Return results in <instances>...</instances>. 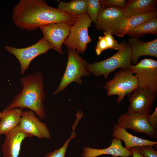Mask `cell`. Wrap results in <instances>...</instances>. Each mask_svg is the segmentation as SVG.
<instances>
[{
	"instance_id": "9a60e30c",
	"label": "cell",
	"mask_w": 157,
	"mask_h": 157,
	"mask_svg": "<svg viewBox=\"0 0 157 157\" xmlns=\"http://www.w3.org/2000/svg\"><path fill=\"white\" fill-rule=\"evenodd\" d=\"M128 42L131 49V62L133 65L138 63V59L142 56L157 58V39L144 42L138 38L131 37Z\"/></svg>"
},
{
	"instance_id": "4dcf8cb0",
	"label": "cell",
	"mask_w": 157,
	"mask_h": 157,
	"mask_svg": "<svg viewBox=\"0 0 157 157\" xmlns=\"http://www.w3.org/2000/svg\"><path fill=\"white\" fill-rule=\"evenodd\" d=\"M1 112H0V119L1 118Z\"/></svg>"
},
{
	"instance_id": "1f68e13d",
	"label": "cell",
	"mask_w": 157,
	"mask_h": 157,
	"mask_svg": "<svg viewBox=\"0 0 157 157\" xmlns=\"http://www.w3.org/2000/svg\"><path fill=\"white\" fill-rule=\"evenodd\" d=\"M112 157H118V156H112Z\"/></svg>"
},
{
	"instance_id": "ba28073f",
	"label": "cell",
	"mask_w": 157,
	"mask_h": 157,
	"mask_svg": "<svg viewBox=\"0 0 157 157\" xmlns=\"http://www.w3.org/2000/svg\"><path fill=\"white\" fill-rule=\"evenodd\" d=\"M129 68L135 74L138 87L157 92V61L144 58L137 64H131Z\"/></svg>"
},
{
	"instance_id": "7402d4cb",
	"label": "cell",
	"mask_w": 157,
	"mask_h": 157,
	"mask_svg": "<svg viewBox=\"0 0 157 157\" xmlns=\"http://www.w3.org/2000/svg\"><path fill=\"white\" fill-rule=\"evenodd\" d=\"M147 34L157 35V16L146 21L126 34L132 38H138Z\"/></svg>"
},
{
	"instance_id": "9c48e42d",
	"label": "cell",
	"mask_w": 157,
	"mask_h": 157,
	"mask_svg": "<svg viewBox=\"0 0 157 157\" xmlns=\"http://www.w3.org/2000/svg\"><path fill=\"white\" fill-rule=\"evenodd\" d=\"M4 48L18 60L21 66L20 73L22 74L28 69L31 62L34 58L52 49L49 43L44 37L35 44L28 47L18 48L6 45Z\"/></svg>"
},
{
	"instance_id": "484cf974",
	"label": "cell",
	"mask_w": 157,
	"mask_h": 157,
	"mask_svg": "<svg viewBox=\"0 0 157 157\" xmlns=\"http://www.w3.org/2000/svg\"><path fill=\"white\" fill-rule=\"evenodd\" d=\"M126 1L125 0H100L101 8L117 7L124 8Z\"/></svg>"
},
{
	"instance_id": "f1b7e54d",
	"label": "cell",
	"mask_w": 157,
	"mask_h": 157,
	"mask_svg": "<svg viewBox=\"0 0 157 157\" xmlns=\"http://www.w3.org/2000/svg\"><path fill=\"white\" fill-rule=\"evenodd\" d=\"M149 123L151 127L155 130H157V106L154 112L151 114L147 117Z\"/></svg>"
},
{
	"instance_id": "ffe728a7",
	"label": "cell",
	"mask_w": 157,
	"mask_h": 157,
	"mask_svg": "<svg viewBox=\"0 0 157 157\" xmlns=\"http://www.w3.org/2000/svg\"><path fill=\"white\" fill-rule=\"evenodd\" d=\"M156 0H129L123 8L126 17H129L157 10Z\"/></svg>"
},
{
	"instance_id": "f546056e",
	"label": "cell",
	"mask_w": 157,
	"mask_h": 157,
	"mask_svg": "<svg viewBox=\"0 0 157 157\" xmlns=\"http://www.w3.org/2000/svg\"><path fill=\"white\" fill-rule=\"evenodd\" d=\"M129 150L132 152V157H144L139 151V147H132Z\"/></svg>"
},
{
	"instance_id": "44dd1931",
	"label": "cell",
	"mask_w": 157,
	"mask_h": 157,
	"mask_svg": "<svg viewBox=\"0 0 157 157\" xmlns=\"http://www.w3.org/2000/svg\"><path fill=\"white\" fill-rule=\"evenodd\" d=\"M88 0H73L67 2L60 1L58 6L60 10L75 16L87 13Z\"/></svg>"
},
{
	"instance_id": "3957f363",
	"label": "cell",
	"mask_w": 157,
	"mask_h": 157,
	"mask_svg": "<svg viewBox=\"0 0 157 157\" xmlns=\"http://www.w3.org/2000/svg\"><path fill=\"white\" fill-rule=\"evenodd\" d=\"M131 46L125 43L124 48L111 57L94 63H88L86 66V69L96 77L103 75L106 80L108 75L115 70L129 68L131 64Z\"/></svg>"
},
{
	"instance_id": "e0dca14e",
	"label": "cell",
	"mask_w": 157,
	"mask_h": 157,
	"mask_svg": "<svg viewBox=\"0 0 157 157\" xmlns=\"http://www.w3.org/2000/svg\"><path fill=\"white\" fill-rule=\"evenodd\" d=\"M111 136L114 138L123 140L125 148L129 150L131 148L143 145H150L157 147V142L144 139L129 133L126 129L119 126L117 124L113 126Z\"/></svg>"
},
{
	"instance_id": "52a82bcc",
	"label": "cell",
	"mask_w": 157,
	"mask_h": 157,
	"mask_svg": "<svg viewBox=\"0 0 157 157\" xmlns=\"http://www.w3.org/2000/svg\"><path fill=\"white\" fill-rule=\"evenodd\" d=\"M157 92L138 87L128 94L129 105L126 113H136L147 117L152 113Z\"/></svg>"
},
{
	"instance_id": "277c9868",
	"label": "cell",
	"mask_w": 157,
	"mask_h": 157,
	"mask_svg": "<svg viewBox=\"0 0 157 157\" xmlns=\"http://www.w3.org/2000/svg\"><path fill=\"white\" fill-rule=\"evenodd\" d=\"M67 61L66 69L60 83L53 92L57 95L64 90L70 83L75 82L78 85L83 83L81 79L82 76H89L90 73L87 70L86 66L88 63L83 59L75 50L68 49Z\"/></svg>"
},
{
	"instance_id": "4316f807",
	"label": "cell",
	"mask_w": 157,
	"mask_h": 157,
	"mask_svg": "<svg viewBox=\"0 0 157 157\" xmlns=\"http://www.w3.org/2000/svg\"><path fill=\"white\" fill-rule=\"evenodd\" d=\"M139 151L144 157H157V151L153 146L143 145L139 147Z\"/></svg>"
},
{
	"instance_id": "4fadbf2b",
	"label": "cell",
	"mask_w": 157,
	"mask_h": 157,
	"mask_svg": "<svg viewBox=\"0 0 157 157\" xmlns=\"http://www.w3.org/2000/svg\"><path fill=\"white\" fill-rule=\"evenodd\" d=\"M19 126L24 132L40 139L51 138L47 125L36 116L31 110L22 111Z\"/></svg>"
},
{
	"instance_id": "5bb4252c",
	"label": "cell",
	"mask_w": 157,
	"mask_h": 157,
	"mask_svg": "<svg viewBox=\"0 0 157 157\" xmlns=\"http://www.w3.org/2000/svg\"><path fill=\"white\" fill-rule=\"evenodd\" d=\"M5 136L1 149L3 157H18L23 141L26 138L33 137L22 131L19 125Z\"/></svg>"
},
{
	"instance_id": "d4e9b609",
	"label": "cell",
	"mask_w": 157,
	"mask_h": 157,
	"mask_svg": "<svg viewBox=\"0 0 157 157\" xmlns=\"http://www.w3.org/2000/svg\"><path fill=\"white\" fill-rule=\"evenodd\" d=\"M103 34L106 40L108 49H113L119 51L124 48L125 43L119 44L115 40L111 32H104Z\"/></svg>"
},
{
	"instance_id": "6da1fadb",
	"label": "cell",
	"mask_w": 157,
	"mask_h": 157,
	"mask_svg": "<svg viewBox=\"0 0 157 157\" xmlns=\"http://www.w3.org/2000/svg\"><path fill=\"white\" fill-rule=\"evenodd\" d=\"M77 16L48 5L43 0H20L13 9L12 19L16 26L26 31L52 23L73 25Z\"/></svg>"
},
{
	"instance_id": "8992f818",
	"label": "cell",
	"mask_w": 157,
	"mask_h": 157,
	"mask_svg": "<svg viewBox=\"0 0 157 157\" xmlns=\"http://www.w3.org/2000/svg\"><path fill=\"white\" fill-rule=\"evenodd\" d=\"M133 74L129 68L120 69L115 73L114 78L104 86L107 97L117 95V102H121L126 95L130 94L138 87L137 79Z\"/></svg>"
},
{
	"instance_id": "30bf717a",
	"label": "cell",
	"mask_w": 157,
	"mask_h": 157,
	"mask_svg": "<svg viewBox=\"0 0 157 157\" xmlns=\"http://www.w3.org/2000/svg\"><path fill=\"white\" fill-rule=\"evenodd\" d=\"M126 18L123 8L117 7L101 8L95 26L97 30L112 33Z\"/></svg>"
},
{
	"instance_id": "8fae6325",
	"label": "cell",
	"mask_w": 157,
	"mask_h": 157,
	"mask_svg": "<svg viewBox=\"0 0 157 157\" xmlns=\"http://www.w3.org/2000/svg\"><path fill=\"white\" fill-rule=\"evenodd\" d=\"M72 25L66 22H59L42 26L39 28L43 37L49 43L52 49L63 55L62 46Z\"/></svg>"
},
{
	"instance_id": "7a4b0ae2",
	"label": "cell",
	"mask_w": 157,
	"mask_h": 157,
	"mask_svg": "<svg viewBox=\"0 0 157 157\" xmlns=\"http://www.w3.org/2000/svg\"><path fill=\"white\" fill-rule=\"evenodd\" d=\"M19 79L22 89L6 107L28 108L33 111L40 119H44L46 116L44 103L46 94L42 73L39 71Z\"/></svg>"
},
{
	"instance_id": "603a6c76",
	"label": "cell",
	"mask_w": 157,
	"mask_h": 157,
	"mask_svg": "<svg viewBox=\"0 0 157 157\" xmlns=\"http://www.w3.org/2000/svg\"><path fill=\"white\" fill-rule=\"evenodd\" d=\"M77 125V124L76 123H74L72 125V131L70 136L60 148L48 153L44 157H66L65 153L69 143L70 141L75 138L76 136L75 131Z\"/></svg>"
},
{
	"instance_id": "2e32d148",
	"label": "cell",
	"mask_w": 157,
	"mask_h": 157,
	"mask_svg": "<svg viewBox=\"0 0 157 157\" xmlns=\"http://www.w3.org/2000/svg\"><path fill=\"white\" fill-rule=\"evenodd\" d=\"M104 154L122 157H129L132 155L130 150L123 146L121 140L114 138L110 145L106 148L97 149L83 147L81 157H96Z\"/></svg>"
},
{
	"instance_id": "ac0fdd59",
	"label": "cell",
	"mask_w": 157,
	"mask_h": 157,
	"mask_svg": "<svg viewBox=\"0 0 157 157\" xmlns=\"http://www.w3.org/2000/svg\"><path fill=\"white\" fill-rule=\"evenodd\" d=\"M156 16L157 10H155L142 14L126 17L112 34L119 37H123L129 31L144 22Z\"/></svg>"
},
{
	"instance_id": "cb8c5ba5",
	"label": "cell",
	"mask_w": 157,
	"mask_h": 157,
	"mask_svg": "<svg viewBox=\"0 0 157 157\" xmlns=\"http://www.w3.org/2000/svg\"><path fill=\"white\" fill-rule=\"evenodd\" d=\"M101 8L99 0H88L87 14L94 23L97 21Z\"/></svg>"
},
{
	"instance_id": "7c38bea8",
	"label": "cell",
	"mask_w": 157,
	"mask_h": 157,
	"mask_svg": "<svg viewBox=\"0 0 157 157\" xmlns=\"http://www.w3.org/2000/svg\"><path fill=\"white\" fill-rule=\"evenodd\" d=\"M117 124L125 129H129L138 133H143L156 139L157 130L153 128L148 121L147 117L136 113L121 114L118 118Z\"/></svg>"
},
{
	"instance_id": "d6986e66",
	"label": "cell",
	"mask_w": 157,
	"mask_h": 157,
	"mask_svg": "<svg viewBox=\"0 0 157 157\" xmlns=\"http://www.w3.org/2000/svg\"><path fill=\"white\" fill-rule=\"evenodd\" d=\"M22 109L5 108L0 119V135H5L17 126L20 122Z\"/></svg>"
},
{
	"instance_id": "83f0119b",
	"label": "cell",
	"mask_w": 157,
	"mask_h": 157,
	"mask_svg": "<svg viewBox=\"0 0 157 157\" xmlns=\"http://www.w3.org/2000/svg\"><path fill=\"white\" fill-rule=\"evenodd\" d=\"M108 48L104 36H99L98 41L95 47V52L97 55L99 56Z\"/></svg>"
},
{
	"instance_id": "5b68a950",
	"label": "cell",
	"mask_w": 157,
	"mask_h": 157,
	"mask_svg": "<svg viewBox=\"0 0 157 157\" xmlns=\"http://www.w3.org/2000/svg\"><path fill=\"white\" fill-rule=\"evenodd\" d=\"M92 22L87 13L77 16L63 44L68 49L75 50L78 53L84 54L88 44L92 41L88 33V28L91 26Z\"/></svg>"
}]
</instances>
